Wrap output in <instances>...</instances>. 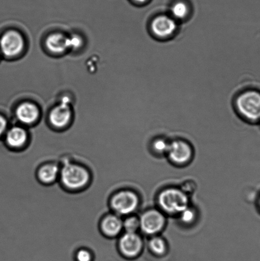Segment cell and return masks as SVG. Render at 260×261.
I'll list each match as a JSON object with an SVG mask.
<instances>
[{"label": "cell", "instance_id": "19", "mask_svg": "<svg viewBox=\"0 0 260 261\" xmlns=\"http://www.w3.org/2000/svg\"><path fill=\"white\" fill-rule=\"evenodd\" d=\"M169 147V143L164 139H158L154 143L155 150L159 153L167 152Z\"/></svg>", "mask_w": 260, "mask_h": 261}, {"label": "cell", "instance_id": "1", "mask_svg": "<svg viewBox=\"0 0 260 261\" xmlns=\"http://www.w3.org/2000/svg\"><path fill=\"white\" fill-rule=\"evenodd\" d=\"M234 106L242 119L251 123L260 121V92L250 89L241 91L234 99Z\"/></svg>", "mask_w": 260, "mask_h": 261}, {"label": "cell", "instance_id": "4", "mask_svg": "<svg viewBox=\"0 0 260 261\" xmlns=\"http://www.w3.org/2000/svg\"><path fill=\"white\" fill-rule=\"evenodd\" d=\"M88 171L81 166L67 164L61 171V180L69 189H78L83 188L89 181Z\"/></svg>", "mask_w": 260, "mask_h": 261}, {"label": "cell", "instance_id": "3", "mask_svg": "<svg viewBox=\"0 0 260 261\" xmlns=\"http://www.w3.org/2000/svg\"><path fill=\"white\" fill-rule=\"evenodd\" d=\"M160 206L167 213L181 214L188 208V198L186 194L177 189H166L160 194Z\"/></svg>", "mask_w": 260, "mask_h": 261}, {"label": "cell", "instance_id": "24", "mask_svg": "<svg viewBox=\"0 0 260 261\" xmlns=\"http://www.w3.org/2000/svg\"><path fill=\"white\" fill-rule=\"evenodd\" d=\"M134 4L138 6H143V5L149 4L150 0H132Z\"/></svg>", "mask_w": 260, "mask_h": 261}, {"label": "cell", "instance_id": "7", "mask_svg": "<svg viewBox=\"0 0 260 261\" xmlns=\"http://www.w3.org/2000/svg\"><path fill=\"white\" fill-rule=\"evenodd\" d=\"M140 221V227L148 234H154L161 231L165 224V218L161 213L156 211H150L142 215Z\"/></svg>", "mask_w": 260, "mask_h": 261}, {"label": "cell", "instance_id": "9", "mask_svg": "<svg viewBox=\"0 0 260 261\" xmlns=\"http://www.w3.org/2000/svg\"><path fill=\"white\" fill-rule=\"evenodd\" d=\"M167 153L172 162L178 165H183L190 160L192 149L187 143L182 140H177L169 143Z\"/></svg>", "mask_w": 260, "mask_h": 261}, {"label": "cell", "instance_id": "17", "mask_svg": "<svg viewBox=\"0 0 260 261\" xmlns=\"http://www.w3.org/2000/svg\"><path fill=\"white\" fill-rule=\"evenodd\" d=\"M150 247L152 252L157 256H162L166 252V245L160 238H154L150 243Z\"/></svg>", "mask_w": 260, "mask_h": 261}, {"label": "cell", "instance_id": "2", "mask_svg": "<svg viewBox=\"0 0 260 261\" xmlns=\"http://www.w3.org/2000/svg\"><path fill=\"white\" fill-rule=\"evenodd\" d=\"M180 23L169 14H157L150 20L149 30L150 34L155 39L169 40L177 34L179 30Z\"/></svg>", "mask_w": 260, "mask_h": 261}, {"label": "cell", "instance_id": "14", "mask_svg": "<svg viewBox=\"0 0 260 261\" xmlns=\"http://www.w3.org/2000/svg\"><path fill=\"white\" fill-rule=\"evenodd\" d=\"M123 227V222L115 216L106 217L102 222V229L108 236L114 237L120 233Z\"/></svg>", "mask_w": 260, "mask_h": 261}, {"label": "cell", "instance_id": "5", "mask_svg": "<svg viewBox=\"0 0 260 261\" xmlns=\"http://www.w3.org/2000/svg\"><path fill=\"white\" fill-rule=\"evenodd\" d=\"M139 199L136 194L131 191H122L112 199L111 205L114 211L120 215H128L137 208Z\"/></svg>", "mask_w": 260, "mask_h": 261}, {"label": "cell", "instance_id": "21", "mask_svg": "<svg viewBox=\"0 0 260 261\" xmlns=\"http://www.w3.org/2000/svg\"><path fill=\"white\" fill-rule=\"evenodd\" d=\"M81 45V38L77 36H71V37H68V48H78Z\"/></svg>", "mask_w": 260, "mask_h": 261}, {"label": "cell", "instance_id": "25", "mask_svg": "<svg viewBox=\"0 0 260 261\" xmlns=\"http://www.w3.org/2000/svg\"><path fill=\"white\" fill-rule=\"evenodd\" d=\"M259 204H260V202H259Z\"/></svg>", "mask_w": 260, "mask_h": 261}, {"label": "cell", "instance_id": "11", "mask_svg": "<svg viewBox=\"0 0 260 261\" xmlns=\"http://www.w3.org/2000/svg\"><path fill=\"white\" fill-rule=\"evenodd\" d=\"M169 15L179 23L187 21L192 14V7L185 0H177L169 9Z\"/></svg>", "mask_w": 260, "mask_h": 261}, {"label": "cell", "instance_id": "22", "mask_svg": "<svg viewBox=\"0 0 260 261\" xmlns=\"http://www.w3.org/2000/svg\"><path fill=\"white\" fill-rule=\"evenodd\" d=\"M77 261H91L92 255L90 252L86 250H80L76 254Z\"/></svg>", "mask_w": 260, "mask_h": 261}, {"label": "cell", "instance_id": "13", "mask_svg": "<svg viewBox=\"0 0 260 261\" xmlns=\"http://www.w3.org/2000/svg\"><path fill=\"white\" fill-rule=\"evenodd\" d=\"M46 46L53 53H62L68 49V37L61 33H53L46 40Z\"/></svg>", "mask_w": 260, "mask_h": 261}, {"label": "cell", "instance_id": "18", "mask_svg": "<svg viewBox=\"0 0 260 261\" xmlns=\"http://www.w3.org/2000/svg\"><path fill=\"white\" fill-rule=\"evenodd\" d=\"M123 227L127 232L136 233V231L140 227L139 220L136 217H129L123 222Z\"/></svg>", "mask_w": 260, "mask_h": 261}, {"label": "cell", "instance_id": "20", "mask_svg": "<svg viewBox=\"0 0 260 261\" xmlns=\"http://www.w3.org/2000/svg\"><path fill=\"white\" fill-rule=\"evenodd\" d=\"M181 214V219L185 223H190L195 219L194 211L192 209L187 208Z\"/></svg>", "mask_w": 260, "mask_h": 261}, {"label": "cell", "instance_id": "8", "mask_svg": "<svg viewBox=\"0 0 260 261\" xmlns=\"http://www.w3.org/2000/svg\"><path fill=\"white\" fill-rule=\"evenodd\" d=\"M142 243L141 238L136 233L127 232L120 241V249L122 254L127 258L137 257L141 254Z\"/></svg>", "mask_w": 260, "mask_h": 261}, {"label": "cell", "instance_id": "16", "mask_svg": "<svg viewBox=\"0 0 260 261\" xmlns=\"http://www.w3.org/2000/svg\"><path fill=\"white\" fill-rule=\"evenodd\" d=\"M59 168L54 165H47L43 166L39 171L40 180L45 183H52L57 177Z\"/></svg>", "mask_w": 260, "mask_h": 261}, {"label": "cell", "instance_id": "10", "mask_svg": "<svg viewBox=\"0 0 260 261\" xmlns=\"http://www.w3.org/2000/svg\"><path fill=\"white\" fill-rule=\"evenodd\" d=\"M71 111L68 98L63 99L62 103L52 109L50 114L51 124L56 127H63L70 122Z\"/></svg>", "mask_w": 260, "mask_h": 261}, {"label": "cell", "instance_id": "12", "mask_svg": "<svg viewBox=\"0 0 260 261\" xmlns=\"http://www.w3.org/2000/svg\"><path fill=\"white\" fill-rule=\"evenodd\" d=\"M38 116H39V111L37 107L28 102L20 105L16 110L17 119L22 123L32 124L36 121Z\"/></svg>", "mask_w": 260, "mask_h": 261}, {"label": "cell", "instance_id": "6", "mask_svg": "<svg viewBox=\"0 0 260 261\" xmlns=\"http://www.w3.org/2000/svg\"><path fill=\"white\" fill-rule=\"evenodd\" d=\"M24 46V42L22 36L14 31L5 33L0 39V49L8 57H13L19 55Z\"/></svg>", "mask_w": 260, "mask_h": 261}, {"label": "cell", "instance_id": "23", "mask_svg": "<svg viewBox=\"0 0 260 261\" xmlns=\"http://www.w3.org/2000/svg\"><path fill=\"white\" fill-rule=\"evenodd\" d=\"M7 127V121L4 117L0 116V136L5 132Z\"/></svg>", "mask_w": 260, "mask_h": 261}, {"label": "cell", "instance_id": "15", "mask_svg": "<svg viewBox=\"0 0 260 261\" xmlns=\"http://www.w3.org/2000/svg\"><path fill=\"white\" fill-rule=\"evenodd\" d=\"M27 140V133L24 129L19 127H14L8 132L6 140L8 144L12 147H22Z\"/></svg>", "mask_w": 260, "mask_h": 261}]
</instances>
